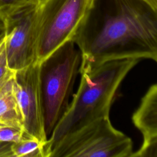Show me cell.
Wrapping results in <instances>:
<instances>
[{
    "label": "cell",
    "instance_id": "7a4b0ae2",
    "mask_svg": "<svg viewBox=\"0 0 157 157\" xmlns=\"http://www.w3.org/2000/svg\"><path fill=\"white\" fill-rule=\"evenodd\" d=\"M139 61H110L80 73L79 87L45 144L47 157L52 147L64 135L96 119L109 116L121 83Z\"/></svg>",
    "mask_w": 157,
    "mask_h": 157
},
{
    "label": "cell",
    "instance_id": "30bf717a",
    "mask_svg": "<svg viewBox=\"0 0 157 157\" xmlns=\"http://www.w3.org/2000/svg\"><path fill=\"white\" fill-rule=\"evenodd\" d=\"M45 144L26 133L17 142L12 143L13 157H47Z\"/></svg>",
    "mask_w": 157,
    "mask_h": 157
},
{
    "label": "cell",
    "instance_id": "ba28073f",
    "mask_svg": "<svg viewBox=\"0 0 157 157\" xmlns=\"http://www.w3.org/2000/svg\"><path fill=\"white\" fill-rule=\"evenodd\" d=\"M132 120L143 136V143L131 157H157V85L149 87Z\"/></svg>",
    "mask_w": 157,
    "mask_h": 157
},
{
    "label": "cell",
    "instance_id": "2e32d148",
    "mask_svg": "<svg viewBox=\"0 0 157 157\" xmlns=\"http://www.w3.org/2000/svg\"><path fill=\"white\" fill-rule=\"evenodd\" d=\"M5 36V28L2 23H0V41L3 39Z\"/></svg>",
    "mask_w": 157,
    "mask_h": 157
},
{
    "label": "cell",
    "instance_id": "8992f818",
    "mask_svg": "<svg viewBox=\"0 0 157 157\" xmlns=\"http://www.w3.org/2000/svg\"><path fill=\"white\" fill-rule=\"evenodd\" d=\"M45 2L22 8L3 21L9 67L15 71L38 62L37 52Z\"/></svg>",
    "mask_w": 157,
    "mask_h": 157
},
{
    "label": "cell",
    "instance_id": "277c9868",
    "mask_svg": "<svg viewBox=\"0 0 157 157\" xmlns=\"http://www.w3.org/2000/svg\"><path fill=\"white\" fill-rule=\"evenodd\" d=\"M132 152L131 139L106 116L64 135L52 147L49 157H131Z\"/></svg>",
    "mask_w": 157,
    "mask_h": 157
},
{
    "label": "cell",
    "instance_id": "5b68a950",
    "mask_svg": "<svg viewBox=\"0 0 157 157\" xmlns=\"http://www.w3.org/2000/svg\"><path fill=\"white\" fill-rule=\"evenodd\" d=\"M96 0H48L39 39L40 62L64 43L72 40Z\"/></svg>",
    "mask_w": 157,
    "mask_h": 157
},
{
    "label": "cell",
    "instance_id": "e0dca14e",
    "mask_svg": "<svg viewBox=\"0 0 157 157\" xmlns=\"http://www.w3.org/2000/svg\"><path fill=\"white\" fill-rule=\"evenodd\" d=\"M48 0H34V2L36 5H42L44 4L46 1H47Z\"/></svg>",
    "mask_w": 157,
    "mask_h": 157
},
{
    "label": "cell",
    "instance_id": "52a82bcc",
    "mask_svg": "<svg viewBox=\"0 0 157 157\" xmlns=\"http://www.w3.org/2000/svg\"><path fill=\"white\" fill-rule=\"evenodd\" d=\"M39 63L15 71L13 88L23 119L24 131L46 143L39 79Z\"/></svg>",
    "mask_w": 157,
    "mask_h": 157
},
{
    "label": "cell",
    "instance_id": "7c38bea8",
    "mask_svg": "<svg viewBox=\"0 0 157 157\" xmlns=\"http://www.w3.org/2000/svg\"><path fill=\"white\" fill-rule=\"evenodd\" d=\"M5 37V36H4ZM15 74L8 65L4 37L0 41V88L11 80Z\"/></svg>",
    "mask_w": 157,
    "mask_h": 157
},
{
    "label": "cell",
    "instance_id": "8fae6325",
    "mask_svg": "<svg viewBox=\"0 0 157 157\" xmlns=\"http://www.w3.org/2000/svg\"><path fill=\"white\" fill-rule=\"evenodd\" d=\"M33 4L34 0H0V23L17 10Z\"/></svg>",
    "mask_w": 157,
    "mask_h": 157
},
{
    "label": "cell",
    "instance_id": "5bb4252c",
    "mask_svg": "<svg viewBox=\"0 0 157 157\" xmlns=\"http://www.w3.org/2000/svg\"><path fill=\"white\" fill-rule=\"evenodd\" d=\"M11 145V142H0V157H13Z\"/></svg>",
    "mask_w": 157,
    "mask_h": 157
},
{
    "label": "cell",
    "instance_id": "4fadbf2b",
    "mask_svg": "<svg viewBox=\"0 0 157 157\" xmlns=\"http://www.w3.org/2000/svg\"><path fill=\"white\" fill-rule=\"evenodd\" d=\"M24 131L13 127L0 125V142H15L23 136Z\"/></svg>",
    "mask_w": 157,
    "mask_h": 157
},
{
    "label": "cell",
    "instance_id": "9c48e42d",
    "mask_svg": "<svg viewBox=\"0 0 157 157\" xmlns=\"http://www.w3.org/2000/svg\"><path fill=\"white\" fill-rule=\"evenodd\" d=\"M0 125L24 131L23 116L13 88V77L0 88Z\"/></svg>",
    "mask_w": 157,
    "mask_h": 157
},
{
    "label": "cell",
    "instance_id": "6da1fadb",
    "mask_svg": "<svg viewBox=\"0 0 157 157\" xmlns=\"http://www.w3.org/2000/svg\"><path fill=\"white\" fill-rule=\"evenodd\" d=\"M95 4L72 41L81 52L79 73L110 61H157V12L140 0Z\"/></svg>",
    "mask_w": 157,
    "mask_h": 157
},
{
    "label": "cell",
    "instance_id": "9a60e30c",
    "mask_svg": "<svg viewBox=\"0 0 157 157\" xmlns=\"http://www.w3.org/2000/svg\"><path fill=\"white\" fill-rule=\"evenodd\" d=\"M152 10L157 12V0H140Z\"/></svg>",
    "mask_w": 157,
    "mask_h": 157
},
{
    "label": "cell",
    "instance_id": "3957f363",
    "mask_svg": "<svg viewBox=\"0 0 157 157\" xmlns=\"http://www.w3.org/2000/svg\"><path fill=\"white\" fill-rule=\"evenodd\" d=\"M81 59L80 51L69 40L39 62L44 130L47 138L67 109Z\"/></svg>",
    "mask_w": 157,
    "mask_h": 157
}]
</instances>
